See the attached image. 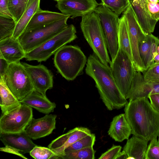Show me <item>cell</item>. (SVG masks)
I'll list each match as a JSON object with an SVG mask.
<instances>
[{
    "label": "cell",
    "instance_id": "cell-15",
    "mask_svg": "<svg viewBox=\"0 0 159 159\" xmlns=\"http://www.w3.org/2000/svg\"><path fill=\"white\" fill-rule=\"evenodd\" d=\"M56 115L46 114L38 119L33 118L25 129L28 136L35 140L51 134L56 128Z\"/></svg>",
    "mask_w": 159,
    "mask_h": 159
},
{
    "label": "cell",
    "instance_id": "cell-10",
    "mask_svg": "<svg viewBox=\"0 0 159 159\" xmlns=\"http://www.w3.org/2000/svg\"><path fill=\"white\" fill-rule=\"evenodd\" d=\"M95 12L99 17L105 34L108 50L111 61L112 60L119 49L118 33L120 18L114 12L103 5H99Z\"/></svg>",
    "mask_w": 159,
    "mask_h": 159
},
{
    "label": "cell",
    "instance_id": "cell-16",
    "mask_svg": "<svg viewBox=\"0 0 159 159\" xmlns=\"http://www.w3.org/2000/svg\"><path fill=\"white\" fill-rule=\"evenodd\" d=\"M142 72L135 70L130 90L126 98L129 101L147 98L152 94H159V84L146 81Z\"/></svg>",
    "mask_w": 159,
    "mask_h": 159
},
{
    "label": "cell",
    "instance_id": "cell-35",
    "mask_svg": "<svg viewBox=\"0 0 159 159\" xmlns=\"http://www.w3.org/2000/svg\"><path fill=\"white\" fill-rule=\"evenodd\" d=\"M122 147L120 145L113 144L111 147L102 153L99 159H115L121 151Z\"/></svg>",
    "mask_w": 159,
    "mask_h": 159
},
{
    "label": "cell",
    "instance_id": "cell-1",
    "mask_svg": "<svg viewBox=\"0 0 159 159\" xmlns=\"http://www.w3.org/2000/svg\"><path fill=\"white\" fill-rule=\"evenodd\" d=\"M85 72L94 80L100 98L107 110L121 109L128 103L116 83L110 66L102 63L94 54L88 57Z\"/></svg>",
    "mask_w": 159,
    "mask_h": 159
},
{
    "label": "cell",
    "instance_id": "cell-31",
    "mask_svg": "<svg viewBox=\"0 0 159 159\" xmlns=\"http://www.w3.org/2000/svg\"><path fill=\"white\" fill-rule=\"evenodd\" d=\"M95 140V135L91 133L78 140L67 148L65 149L64 152L93 147Z\"/></svg>",
    "mask_w": 159,
    "mask_h": 159
},
{
    "label": "cell",
    "instance_id": "cell-39",
    "mask_svg": "<svg viewBox=\"0 0 159 159\" xmlns=\"http://www.w3.org/2000/svg\"><path fill=\"white\" fill-rule=\"evenodd\" d=\"M0 79L4 80L10 64L2 57H0Z\"/></svg>",
    "mask_w": 159,
    "mask_h": 159
},
{
    "label": "cell",
    "instance_id": "cell-43",
    "mask_svg": "<svg viewBox=\"0 0 159 159\" xmlns=\"http://www.w3.org/2000/svg\"><path fill=\"white\" fill-rule=\"evenodd\" d=\"M128 156L124 151L122 152H120L116 157L115 159H127Z\"/></svg>",
    "mask_w": 159,
    "mask_h": 159
},
{
    "label": "cell",
    "instance_id": "cell-7",
    "mask_svg": "<svg viewBox=\"0 0 159 159\" xmlns=\"http://www.w3.org/2000/svg\"><path fill=\"white\" fill-rule=\"evenodd\" d=\"M109 66L119 89L126 99L136 70L132 60L125 51L119 48Z\"/></svg>",
    "mask_w": 159,
    "mask_h": 159
},
{
    "label": "cell",
    "instance_id": "cell-20",
    "mask_svg": "<svg viewBox=\"0 0 159 159\" xmlns=\"http://www.w3.org/2000/svg\"><path fill=\"white\" fill-rule=\"evenodd\" d=\"M20 102L46 114L53 112L56 107V104L50 101L46 95L35 90Z\"/></svg>",
    "mask_w": 159,
    "mask_h": 159
},
{
    "label": "cell",
    "instance_id": "cell-26",
    "mask_svg": "<svg viewBox=\"0 0 159 159\" xmlns=\"http://www.w3.org/2000/svg\"><path fill=\"white\" fill-rule=\"evenodd\" d=\"M156 36L152 33L146 35L139 40V50L145 71L155 64L151 55L152 43Z\"/></svg>",
    "mask_w": 159,
    "mask_h": 159
},
{
    "label": "cell",
    "instance_id": "cell-18",
    "mask_svg": "<svg viewBox=\"0 0 159 159\" xmlns=\"http://www.w3.org/2000/svg\"><path fill=\"white\" fill-rule=\"evenodd\" d=\"M26 52L18 39L12 36L0 40V57L10 64L20 62L25 57Z\"/></svg>",
    "mask_w": 159,
    "mask_h": 159
},
{
    "label": "cell",
    "instance_id": "cell-23",
    "mask_svg": "<svg viewBox=\"0 0 159 159\" xmlns=\"http://www.w3.org/2000/svg\"><path fill=\"white\" fill-rule=\"evenodd\" d=\"M148 141L134 135L127 139L123 150L126 154L127 159H145Z\"/></svg>",
    "mask_w": 159,
    "mask_h": 159
},
{
    "label": "cell",
    "instance_id": "cell-2",
    "mask_svg": "<svg viewBox=\"0 0 159 159\" xmlns=\"http://www.w3.org/2000/svg\"><path fill=\"white\" fill-rule=\"evenodd\" d=\"M125 107V114L133 135L148 141L159 137V112L148 98L129 101Z\"/></svg>",
    "mask_w": 159,
    "mask_h": 159
},
{
    "label": "cell",
    "instance_id": "cell-12",
    "mask_svg": "<svg viewBox=\"0 0 159 159\" xmlns=\"http://www.w3.org/2000/svg\"><path fill=\"white\" fill-rule=\"evenodd\" d=\"M29 76L35 90L46 95L48 89L53 86V75L51 71L42 64L34 66L22 62Z\"/></svg>",
    "mask_w": 159,
    "mask_h": 159
},
{
    "label": "cell",
    "instance_id": "cell-24",
    "mask_svg": "<svg viewBox=\"0 0 159 159\" xmlns=\"http://www.w3.org/2000/svg\"><path fill=\"white\" fill-rule=\"evenodd\" d=\"M40 0H33L19 20L17 22L11 36L18 39L25 30L26 28L34 15L40 10Z\"/></svg>",
    "mask_w": 159,
    "mask_h": 159
},
{
    "label": "cell",
    "instance_id": "cell-28",
    "mask_svg": "<svg viewBox=\"0 0 159 159\" xmlns=\"http://www.w3.org/2000/svg\"><path fill=\"white\" fill-rule=\"evenodd\" d=\"M33 0H8L9 11L16 22L29 7Z\"/></svg>",
    "mask_w": 159,
    "mask_h": 159
},
{
    "label": "cell",
    "instance_id": "cell-47",
    "mask_svg": "<svg viewBox=\"0 0 159 159\" xmlns=\"http://www.w3.org/2000/svg\"><path fill=\"white\" fill-rule=\"evenodd\" d=\"M54 0L56 1L57 2L58 1H59V0Z\"/></svg>",
    "mask_w": 159,
    "mask_h": 159
},
{
    "label": "cell",
    "instance_id": "cell-30",
    "mask_svg": "<svg viewBox=\"0 0 159 159\" xmlns=\"http://www.w3.org/2000/svg\"><path fill=\"white\" fill-rule=\"evenodd\" d=\"M16 23L13 19L0 16V40L12 36Z\"/></svg>",
    "mask_w": 159,
    "mask_h": 159
},
{
    "label": "cell",
    "instance_id": "cell-44",
    "mask_svg": "<svg viewBox=\"0 0 159 159\" xmlns=\"http://www.w3.org/2000/svg\"><path fill=\"white\" fill-rule=\"evenodd\" d=\"M153 59L155 63H159V54L157 52L153 54Z\"/></svg>",
    "mask_w": 159,
    "mask_h": 159
},
{
    "label": "cell",
    "instance_id": "cell-37",
    "mask_svg": "<svg viewBox=\"0 0 159 159\" xmlns=\"http://www.w3.org/2000/svg\"><path fill=\"white\" fill-rule=\"evenodd\" d=\"M0 16L13 19L9 11L8 0H0Z\"/></svg>",
    "mask_w": 159,
    "mask_h": 159
},
{
    "label": "cell",
    "instance_id": "cell-14",
    "mask_svg": "<svg viewBox=\"0 0 159 159\" xmlns=\"http://www.w3.org/2000/svg\"><path fill=\"white\" fill-rule=\"evenodd\" d=\"M91 133L88 128L76 127L52 141L48 148L53 151L61 159L65 149L78 140Z\"/></svg>",
    "mask_w": 159,
    "mask_h": 159
},
{
    "label": "cell",
    "instance_id": "cell-34",
    "mask_svg": "<svg viewBox=\"0 0 159 159\" xmlns=\"http://www.w3.org/2000/svg\"><path fill=\"white\" fill-rule=\"evenodd\" d=\"M148 146L145 159H159V137L150 140Z\"/></svg>",
    "mask_w": 159,
    "mask_h": 159
},
{
    "label": "cell",
    "instance_id": "cell-11",
    "mask_svg": "<svg viewBox=\"0 0 159 159\" xmlns=\"http://www.w3.org/2000/svg\"><path fill=\"white\" fill-rule=\"evenodd\" d=\"M123 15L127 25L134 67L137 71L143 73L145 69L139 55V40L146 35L139 25L129 2Z\"/></svg>",
    "mask_w": 159,
    "mask_h": 159
},
{
    "label": "cell",
    "instance_id": "cell-8",
    "mask_svg": "<svg viewBox=\"0 0 159 159\" xmlns=\"http://www.w3.org/2000/svg\"><path fill=\"white\" fill-rule=\"evenodd\" d=\"M4 80L8 89L20 101L34 90L25 67L20 62L10 64Z\"/></svg>",
    "mask_w": 159,
    "mask_h": 159
},
{
    "label": "cell",
    "instance_id": "cell-5",
    "mask_svg": "<svg viewBox=\"0 0 159 159\" xmlns=\"http://www.w3.org/2000/svg\"><path fill=\"white\" fill-rule=\"evenodd\" d=\"M67 17L48 25L25 30L18 39L26 52L48 41L68 26Z\"/></svg>",
    "mask_w": 159,
    "mask_h": 159
},
{
    "label": "cell",
    "instance_id": "cell-27",
    "mask_svg": "<svg viewBox=\"0 0 159 159\" xmlns=\"http://www.w3.org/2000/svg\"><path fill=\"white\" fill-rule=\"evenodd\" d=\"M119 48L125 51L133 61L129 36L126 22L123 15L120 18L118 33Z\"/></svg>",
    "mask_w": 159,
    "mask_h": 159
},
{
    "label": "cell",
    "instance_id": "cell-9",
    "mask_svg": "<svg viewBox=\"0 0 159 159\" xmlns=\"http://www.w3.org/2000/svg\"><path fill=\"white\" fill-rule=\"evenodd\" d=\"M33 116L32 107L21 103L18 107L2 114L0 133H17L25 131Z\"/></svg>",
    "mask_w": 159,
    "mask_h": 159
},
{
    "label": "cell",
    "instance_id": "cell-46",
    "mask_svg": "<svg viewBox=\"0 0 159 159\" xmlns=\"http://www.w3.org/2000/svg\"><path fill=\"white\" fill-rule=\"evenodd\" d=\"M135 0H128L129 2L130 3Z\"/></svg>",
    "mask_w": 159,
    "mask_h": 159
},
{
    "label": "cell",
    "instance_id": "cell-32",
    "mask_svg": "<svg viewBox=\"0 0 159 159\" xmlns=\"http://www.w3.org/2000/svg\"><path fill=\"white\" fill-rule=\"evenodd\" d=\"M99 5L108 8L119 16L127 7L128 0H101Z\"/></svg>",
    "mask_w": 159,
    "mask_h": 159
},
{
    "label": "cell",
    "instance_id": "cell-6",
    "mask_svg": "<svg viewBox=\"0 0 159 159\" xmlns=\"http://www.w3.org/2000/svg\"><path fill=\"white\" fill-rule=\"evenodd\" d=\"M76 31L72 24L39 46L26 53L25 58L28 61H46L61 47L75 39Z\"/></svg>",
    "mask_w": 159,
    "mask_h": 159
},
{
    "label": "cell",
    "instance_id": "cell-33",
    "mask_svg": "<svg viewBox=\"0 0 159 159\" xmlns=\"http://www.w3.org/2000/svg\"><path fill=\"white\" fill-rule=\"evenodd\" d=\"M30 153L36 159H59L58 157L49 148L38 145L34 147Z\"/></svg>",
    "mask_w": 159,
    "mask_h": 159
},
{
    "label": "cell",
    "instance_id": "cell-17",
    "mask_svg": "<svg viewBox=\"0 0 159 159\" xmlns=\"http://www.w3.org/2000/svg\"><path fill=\"white\" fill-rule=\"evenodd\" d=\"M0 139L5 146L24 153H30L37 146L25 131L17 133H0Z\"/></svg>",
    "mask_w": 159,
    "mask_h": 159
},
{
    "label": "cell",
    "instance_id": "cell-38",
    "mask_svg": "<svg viewBox=\"0 0 159 159\" xmlns=\"http://www.w3.org/2000/svg\"><path fill=\"white\" fill-rule=\"evenodd\" d=\"M143 73L145 80L152 76L159 75V63L152 65Z\"/></svg>",
    "mask_w": 159,
    "mask_h": 159
},
{
    "label": "cell",
    "instance_id": "cell-45",
    "mask_svg": "<svg viewBox=\"0 0 159 159\" xmlns=\"http://www.w3.org/2000/svg\"><path fill=\"white\" fill-rule=\"evenodd\" d=\"M157 52L159 54V45L157 46Z\"/></svg>",
    "mask_w": 159,
    "mask_h": 159
},
{
    "label": "cell",
    "instance_id": "cell-21",
    "mask_svg": "<svg viewBox=\"0 0 159 159\" xmlns=\"http://www.w3.org/2000/svg\"><path fill=\"white\" fill-rule=\"evenodd\" d=\"M130 3L144 33L148 35L153 32L157 21L152 18L148 11L145 9L139 0H135Z\"/></svg>",
    "mask_w": 159,
    "mask_h": 159
},
{
    "label": "cell",
    "instance_id": "cell-40",
    "mask_svg": "<svg viewBox=\"0 0 159 159\" xmlns=\"http://www.w3.org/2000/svg\"><path fill=\"white\" fill-rule=\"evenodd\" d=\"M152 107L159 112V94H152L148 96Z\"/></svg>",
    "mask_w": 159,
    "mask_h": 159
},
{
    "label": "cell",
    "instance_id": "cell-4",
    "mask_svg": "<svg viewBox=\"0 0 159 159\" xmlns=\"http://www.w3.org/2000/svg\"><path fill=\"white\" fill-rule=\"evenodd\" d=\"M87 60L80 47L65 45L55 53L54 64L63 77L68 81H72L82 73Z\"/></svg>",
    "mask_w": 159,
    "mask_h": 159
},
{
    "label": "cell",
    "instance_id": "cell-36",
    "mask_svg": "<svg viewBox=\"0 0 159 159\" xmlns=\"http://www.w3.org/2000/svg\"><path fill=\"white\" fill-rule=\"evenodd\" d=\"M149 13L152 19L158 21L159 20V0L152 2L147 1Z\"/></svg>",
    "mask_w": 159,
    "mask_h": 159
},
{
    "label": "cell",
    "instance_id": "cell-25",
    "mask_svg": "<svg viewBox=\"0 0 159 159\" xmlns=\"http://www.w3.org/2000/svg\"><path fill=\"white\" fill-rule=\"evenodd\" d=\"M0 106L2 114L19 107L21 104L6 85L3 79H0Z\"/></svg>",
    "mask_w": 159,
    "mask_h": 159
},
{
    "label": "cell",
    "instance_id": "cell-22",
    "mask_svg": "<svg viewBox=\"0 0 159 159\" xmlns=\"http://www.w3.org/2000/svg\"><path fill=\"white\" fill-rule=\"evenodd\" d=\"M67 17L70 18V16L61 13L40 9L34 15L25 30L46 25Z\"/></svg>",
    "mask_w": 159,
    "mask_h": 159
},
{
    "label": "cell",
    "instance_id": "cell-19",
    "mask_svg": "<svg viewBox=\"0 0 159 159\" xmlns=\"http://www.w3.org/2000/svg\"><path fill=\"white\" fill-rule=\"evenodd\" d=\"M108 134L115 141L122 142L128 139L131 134L132 129L125 113L115 116L110 123Z\"/></svg>",
    "mask_w": 159,
    "mask_h": 159
},
{
    "label": "cell",
    "instance_id": "cell-13",
    "mask_svg": "<svg viewBox=\"0 0 159 159\" xmlns=\"http://www.w3.org/2000/svg\"><path fill=\"white\" fill-rule=\"evenodd\" d=\"M57 2L56 7L72 19L94 11L99 5L96 0H59Z\"/></svg>",
    "mask_w": 159,
    "mask_h": 159
},
{
    "label": "cell",
    "instance_id": "cell-29",
    "mask_svg": "<svg viewBox=\"0 0 159 159\" xmlns=\"http://www.w3.org/2000/svg\"><path fill=\"white\" fill-rule=\"evenodd\" d=\"M96 151L93 147L74 151L65 152L61 159H94Z\"/></svg>",
    "mask_w": 159,
    "mask_h": 159
},
{
    "label": "cell",
    "instance_id": "cell-48",
    "mask_svg": "<svg viewBox=\"0 0 159 159\" xmlns=\"http://www.w3.org/2000/svg\"><path fill=\"white\" fill-rule=\"evenodd\" d=\"M158 44L159 45V44Z\"/></svg>",
    "mask_w": 159,
    "mask_h": 159
},
{
    "label": "cell",
    "instance_id": "cell-42",
    "mask_svg": "<svg viewBox=\"0 0 159 159\" xmlns=\"http://www.w3.org/2000/svg\"><path fill=\"white\" fill-rule=\"evenodd\" d=\"M145 80L148 82L159 84V75L152 76Z\"/></svg>",
    "mask_w": 159,
    "mask_h": 159
},
{
    "label": "cell",
    "instance_id": "cell-41",
    "mask_svg": "<svg viewBox=\"0 0 159 159\" xmlns=\"http://www.w3.org/2000/svg\"><path fill=\"white\" fill-rule=\"evenodd\" d=\"M0 150L2 151L12 153L20 156L23 158L27 159V158L25 157L22 154H21L20 152L11 148L5 146L4 147L0 148Z\"/></svg>",
    "mask_w": 159,
    "mask_h": 159
},
{
    "label": "cell",
    "instance_id": "cell-3",
    "mask_svg": "<svg viewBox=\"0 0 159 159\" xmlns=\"http://www.w3.org/2000/svg\"><path fill=\"white\" fill-rule=\"evenodd\" d=\"M80 24L84 37L94 54L102 63L109 66L111 61L108 55L105 34L98 15L94 11L82 17Z\"/></svg>",
    "mask_w": 159,
    "mask_h": 159
}]
</instances>
